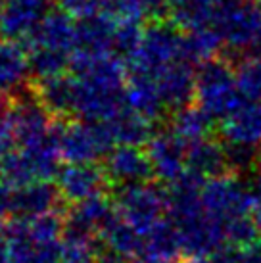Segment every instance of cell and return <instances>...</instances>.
<instances>
[{
	"mask_svg": "<svg viewBox=\"0 0 261 263\" xmlns=\"http://www.w3.org/2000/svg\"><path fill=\"white\" fill-rule=\"evenodd\" d=\"M114 33H116V23L102 12L96 15H90V17L77 20L75 50L92 54V56L114 54Z\"/></svg>",
	"mask_w": 261,
	"mask_h": 263,
	"instance_id": "ac0fdd59",
	"label": "cell"
},
{
	"mask_svg": "<svg viewBox=\"0 0 261 263\" xmlns=\"http://www.w3.org/2000/svg\"><path fill=\"white\" fill-rule=\"evenodd\" d=\"M223 231H225L227 242L238 248H246L259 238V231L254 223V217H250L248 213L234 215L231 219L223 221Z\"/></svg>",
	"mask_w": 261,
	"mask_h": 263,
	"instance_id": "4316f807",
	"label": "cell"
},
{
	"mask_svg": "<svg viewBox=\"0 0 261 263\" xmlns=\"http://www.w3.org/2000/svg\"><path fill=\"white\" fill-rule=\"evenodd\" d=\"M187 171L202 177L206 181L231 175L223 140L217 137H206L189 144Z\"/></svg>",
	"mask_w": 261,
	"mask_h": 263,
	"instance_id": "5bb4252c",
	"label": "cell"
},
{
	"mask_svg": "<svg viewBox=\"0 0 261 263\" xmlns=\"http://www.w3.org/2000/svg\"><path fill=\"white\" fill-rule=\"evenodd\" d=\"M56 184L67 204H77L87 198L106 194L109 181L98 163H67L60 169Z\"/></svg>",
	"mask_w": 261,
	"mask_h": 263,
	"instance_id": "ba28073f",
	"label": "cell"
},
{
	"mask_svg": "<svg viewBox=\"0 0 261 263\" xmlns=\"http://www.w3.org/2000/svg\"><path fill=\"white\" fill-rule=\"evenodd\" d=\"M146 263H181V261H177V259H163V261H146Z\"/></svg>",
	"mask_w": 261,
	"mask_h": 263,
	"instance_id": "d590c367",
	"label": "cell"
},
{
	"mask_svg": "<svg viewBox=\"0 0 261 263\" xmlns=\"http://www.w3.org/2000/svg\"><path fill=\"white\" fill-rule=\"evenodd\" d=\"M252 217H254V223L257 227V231H259V236H261V202L254 208V212H252Z\"/></svg>",
	"mask_w": 261,
	"mask_h": 263,
	"instance_id": "836d02e7",
	"label": "cell"
},
{
	"mask_svg": "<svg viewBox=\"0 0 261 263\" xmlns=\"http://www.w3.org/2000/svg\"><path fill=\"white\" fill-rule=\"evenodd\" d=\"M102 14L108 15L116 25H142L144 22H150L146 0H104Z\"/></svg>",
	"mask_w": 261,
	"mask_h": 263,
	"instance_id": "d4e9b609",
	"label": "cell"
},
{
	"mask_svg": "<svg viewBox=\"0 0 261 263\" xmlns=\"http://www.w3.org/2000/svg\"><path fill=\"white\" fill-rule=\"evenodd\" d=\"M125 98H127V108L144 116L146 119H150L154 123H158L165 117L167 108L160 96L158 83L150 75L142 73V71H135V69H127Z\"/></svg>",
	"mask_w": 261,
	"mask_h": 263,
	"instance_id": "4fadbf2b",
	"label": "cell"
},
{
	"mask_svg": "<svg viewBox=\"0 0 261 263\" xmlns=\"http://www.w3.org/2000/svg\"><path fill=\"white\" fill-rule=\"evenodd\" d=\"M215 2L217 0H169V22L182 33L211 27Z\"/></svg>",
	"mask_w": 261,
	"mask_h": 263,
	"instance_id": "44dd1931",
	"label": "cell"
},
{
	"mask_svg": "<svg viewBox=\"0 0 261 263\" xmlns=\"http://www.w3.org/2000/svg\"><path fill=\"white\" fill-rule=\"evenodd\" d=\"M58 6L75 20H83L100 14L104 0H58Z\"/></svg>",
	"mask_w": 261,
	"mask_h": 263,
	"instance_id": "83f0119b",
	"label": "cell"
},
{
	"mask_svg": "<svg viewBox=\"0 0 261 263\" xmlns=\"http://www.w3.org/2000/svg\"><path fill=\"white\" fill-rule=\"evenodd\" d=\"M211 27L223 39L219 56L236 67L261 33V8L254 0H217Z\"/></svg>",
	"mask_w": 261,
	"mask_h": 263,
	"instance_id": "7a4b0ae2",
	"label": "cell"
},
{
	"mask_svg": "<svg viewBox=\"0 0 261 263\" xmlns=\"http://www.w3.org/2000/svg\"><path fill=\"white\" fill-rule=\"evenodd\" d=\"M254 56H261V33L254 41V44L246 50V58H254Z\"/></svg>",
	"mask_w": 261,
	"mask_h": 263,
	"instance_id": "4dcf8cb0",
	"label": "cell"
},
{
	"mask_svg": "<svg viewBox=\"0 0 261 263\" xmlns=\"http://www.w3.org/2000/svg\"><path fill=\"white\" fill-rule=\"evenodd\" d=\"M219 139L238 144H261V102L248 100L242 108L217 125Z\"/></svg>",
	"mask_w": 261,
	"mask_h": 263,
	"instance_id": "9a60e30c",
	"label": "cell"
},
{
	"mask_svg": "<svg viewBox=\"0 0 261 263\" xmlns=\"http://www.w3.org/2000/svg\"><path fill=\"white\" fill-rule=\"evenodd\" d=\"M65 204L58 184L50 181H35L31 184L12 189L10 196V217L17 219H33L50 212H65Z\"/></svg>",
	"mask_w": 261,
	"mask_h": 263,
	"instance_id": "9c48e42d",
	"label": "cell"
},
{
	"mask_svg": "<svg viewBox=\"0 0 261 263\" xmlns=\"http://www.w3.org/2000/svg\"><path fill=\"white\" fill-rule=\"evenodd\" d=\"M177 60H182V31L169 20L150 22L137 52L127 62V69L142 71L156 79Z\"/></svg>",
	"mask_w": 261,
	"mask_h": 263,
	"instance_id": "5b68a950",
	"label": "cell"
},
{
	"mask_svg": "<svg viewBox=\"0 0 261 263\" xmlns=\"http://www.w3.org/2000/svg\"><path fill=\"white\" fill-rule=\"evenodd\" d=\"M0 263H8V242L0 233Z\"/></svg>",
	"mask_w": 261,
	"mask_h": 263,
	"instance_id": "d6a6232c",
	"label": "cell"
},
{
	"mask_svg": "<svg viewBox=\"0 0 261 263\" xmlns=\"http://www.w3.org/2000/svg\"><path fill=\"white\" fill-rule=\"evenodd\" d=\"M252 183H254L255 196H257V204L261 202V171H254L252 173Z\"/></svg>",
	"mask_w": 261,
	"mask_h": 263,
	"instance_id": "1f68e13d",
	"label": "cell"
},
{
	"mask_svg": "<svg viewBox=\"0 0 261 263\" xmlns=\"http://www.w3.org/2000/svg\"><path fill=\"white\" fill-rule=\"evenodd\" d=\"M242 263H261V238L242 248Z\"/></svg>",
	"mask_w": 261,
	"mask_h": 263,
	"instance_id": "f546056e",
	"label": "cell"
},
{
	"mask_svg": "<svg viewBox=\"0 0 261 263\" xmlns=\"http://www.w3.org/2000/svg\"><path fill=\"white\" fill-rule=\"evenodd\" d=\"M255 171H261V144L257 146V156H255Z\"/></svg>",
	"mask_w": 261,
	"mask_h": 263,
	"instance_id": "e575fe53",
	"label": "cell"
},
{
	"mask_svg": "<svg viewBox=\"0 0 261 263\" xmlns=\"http://www.w3.org/2000/svg\"><path fill=\"white\" fill-rule=\"evenodd\" d=\"M254 2H255V4H257V6L261 8V0H254Z\"/></svg>",
	"mask_w": 261,
	"mask_h": 263,
	"instance_id": "f35d334b",
	"label": "cell"
},
{
	"mask_svg": "<svg viewBox=\"0 0 261 263\" xmlns=\"http://www.w3.org/2000/svg\"><path fill=\"white\" fill-rule=\"evenodd\" d=\"M23 44L27 50L46 48L73 54L77 44V20L65 14L64 10H50Z\"/></svg>",
	"mask_w": 261,
	"mask_h": 263,
	"instance_id": "8fae6325",
	"label": "cell"
},
{
	"mask_svg": "<svg viewBox=\"0 0 261 263\" xmlns=\"http://www.w3.org/2000/svg\"><path fill=\"white\" fill-rule=\"evenodd\" d=\"M6 106H8V104H6ZM6 106H4V108H0V117L4 116V111H6Z\"/></svg>",
	"mask_w": 261,
	"mask_h": 263,
	"instance_id": "74e56055",
	"label": "cell"
},
{
	"mask_svg": "<svg viewBox=\"0 0 261 263\" xmlns=\"http://www.w3.org/2000/svg\"><path fill=\"white\" fill-rule=\"evenodd\" d=\"M102 167L106 171L111 186L144 183V181H152L154 177L152 161L146 150H142L140 146H129V144H117L111 148L108 156L104 158Z\"/></svg>",
	"mask_w": 261,
	"mask_h": 263,
	"instance_id": "52a82bcc",
	"label": "cell"
},
{
	"mask_svg": "<svg viewBox=\"0 0 261 263\" xmlns=\"http://www.w3.org/2000/svg\"><path fill=\"white\" fill-rule=\"evenodd\" d=\"M111 200L116 204L117 213L142 236L167 217L169 198L167 186L163 183L144 181L114 186Z\"/></svg>",
	"mask_w": 261,
	"mask_h": 263,
	"instance_id": "3957f363",
	"label": "cell"
},
{
	"mask_svg": "<svg viewBox=\"0 0 261 263\" xmlns=\"http://www.w3.org/2000/svg\"><path fill=\"white\" fill-rule=\"evenodd\" d=\"M182 256L181 236L175 223L169 217L161 219L152 231L144 234V259L146 261H163V259H179Z\"/></svg>",
	"mask_w": 261,
	"mask_h": 263,
	"instance_id": "ffe728a7",
	"label": "cell"
},
{
	"mask_svg": "<svg viewBox=\"0 0 261 263\" xmlns=\"http://www.w3.org/2000/svg\"><path fill=\"white\" fill-rule=\"evenodd\" d=\"M106 123L114 135L116 144H129V146H146L158 129L154 121L133 111L130 108H125Z\"/></svg>",
	"mask_w": 261,
	"mask_h": 263,
	"instance_id": "d6986e66",
	"label": "cell"
},
{
	"mask_svg": "<svg viewBox=\"0 0 261 263\" xmlns=\"http://www.w3.org/2000/svg\"><path fill=\"white\" fill-rule=\"evenodd\" d=\"M215 121L211 119L198 104H189L181 110L171 114L169 127L181 137L187 144H192L196 140H202L206 137H211Z\"/></svg>",
	"mask_w": 261,
	"mask_h": 263,
	"instance_id": "7402d4cb",
	"label": "cell"
},
{
	"mask_svg": "<svg viewBox=\"0 0 261 263\" xmlns=\"http://www.w3.org/2000/svg\"><path fill=\"white\" fill-rule=\"evenodd\" d=\"M35 92L43 106L56 119L75 117V77L69 71L50 79L33 81Z\"/></svg>",
	"mask_w": 261,
	"mask_h": 263,
	"instance_id": "2e32d148",
	"label": "cell"
},
{
	"mask_svg": "<svg viewBox=\"0 0 261 263\" xmlns=\"http://www.w3.org/2000/svg\"><path fill=\"white\" fill-rule=\"evenodd\" d=\"M158 90L171 114L196 102V67L184 60L167 66L158 77Z\"/></svg>",
	"mask_w": 261,
	"mask_h": 263,
	"instance_id": "7c38bea8",
	"label": "cell"
},
{
	"mask_svg": "<svg viewBox=\"0 0 261 263\" xmlns=\"http://www.w3.org/2000/svg\"><path fill=\"white\" fill-rule=\"evenodd\" d=\"M236 85L248 100L261 102V56L246 58L236 66Z\"/></svg>",
	"mask_w": 261,
	"mask_h": 263,
	"instance_id": "484cf974",
	"label": "cell"
},
{
	"mask_svg": "<svg viewBox=\"0 0 261 263\" xmlns=\"http://www.w3.org/2000/svg\"><path fill=\"white\" fill-rule=\"evenodd\" d=\"M148 158L152 161L154 177L163 184H171L187 171V154L189 144L171 129H156L150 142L144 146Z\"/></svg>",
	"mask_w": 261,
	"mask_h": 263,
	"instance_id": "8992f818",
	"label": "cell"
},
{
	"mask_svg": "<svg viewBox=\"0 0 261 263\" xmlns=\"http://www.w3.org/2000/svg\"><path fill=\"white\" fill-rule=\"evenodd\" d=\"M248 102L236 85V67L221 56L196 67V104L221 123Z\"/></svg>",
	"mask_w": 261,
	"mask_h": 263,
	"instance_id": "6da1fadb",
	"label": "cell"
},
{
	"mask_svg": "<svg viewBox=\"0 0 261 263\" xmlns=\"http://www.w3.org/2000/svg\"><path fill=\"white\" fill-rule=\"evenodd\" d=\"M58 150L67 163H96L117 146L106 121L58 119Z\"/></svg>",
	"mask_w": 261,
	"mask_h": 263,
	"instance_id": "277c9868",
	"label": "cell"
},
{
	"mask_svg": "<svg viewBox=\"0 0 261 263\" xmlns=\"http://www.w3.org/2000/svg\"><path fill=\"white\" fill-rule=\"evenodd\" d=\"M48 0H10L0 10V37L25 43L50 12Z\"/></svg>",
	"mask_w": 261,
	"mask_h": 263,
	"instance_id": "30bf717a",
	"label": "cell"
},
{
	"mask_svg": "<svg viewBox=\"0 0 261 263\" xmlns=\"http://www.w3.org/2000/svg\"><path fill=\"white\" fill-rule=\"evenodd\" d=\"M8 2H10V0H0V10H2V8H4V6H6V4H8Z\"/></svg>",
	"mask_w": 261,
	"mask_h": 263,
	"instance_id": "8d00e7d4",
	"label": "cell"
},
{
	"mask_svg": "<svg viewBox=\"0 0 261 263\" xmlns=\"http://www.w3.org/2000/svg\"><path fill=\"white\" fill-rule=\"evenodd\" d=\"M31 75L29 50L17 41H0V90L8 96L27 85Z\"/></svg>",
	"mask_w": 261,
	"mask_h": 263,
	"instance_id": "e0dca14e",
	"label": "cell"
},
{
	"mask_svg": "<svg viewBox=\"0 0 261 263\" xmlns=\"http://www.w3.org/2000/svg\"><path fill=\"white\" fill-rule=\"evenodd\" d=\"M10 196H12V189L4 181H0V233L4 231V225L8 221L6 217L10 215Z\"/></svg>",
	"mask_w": 261,
	"mask_h": 263,
	"instance_id": "f1b7e54d",
	"label": "cell"
},
{
	"mask_svg": "<svg viewBox=\"0 0 261 263\" xmlns=\"http://www.w3.org/2000/svg\"><path fill=\"white\" fill-rule=\"evenodd\" d=\"M31 77L33 81L50 79L69 71L71 66V54L58 50H46V48H35L29 50Z\"/></svg>",
	"mask_w": 261,
	"mask_h": 263,
	"instance_id": "cb8c5ba5",
	"label": "cell"
},
{
	"mask_svg": "<svg viewBox=\"0 0 261 263\" xmlns=\"http://www.w3.org/2000/svg\"><path fill=\"white\" fill-rule=\"evenodd\" d=\"M221 50H223V39L219 37V33L213 27L182 33V60L194 67L219 56Z\"/></svg>",
	"mask_w": 261,
	"mask_h": 263,
	"instance_id": "603a6c76",
	"label": "cell"
}]
</instances>
